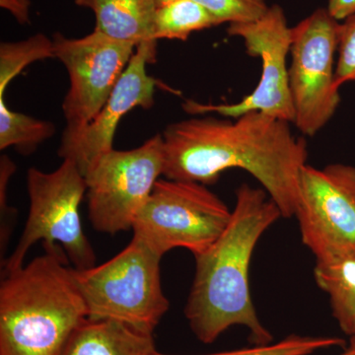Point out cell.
<instances>
[{
	"label": "cell",
	"instance_id": "6da1fadb",
	"mask_svg": "<svg viewBox=\"0 0 355 355\" xmlns=\"http://www.w3.org/2000/svg\"><path fill=\"white\" fill-rule=\"evenodd\" d=\"M161 135L166 179L211 184L238 168L260 182L282 217L295 214L308 147L291 123L250 112L233 120L189 119L168 125Z\"/></svg>",
	"mask_w": 355,
	"mask_h": 355
},
{
	"label": "cell",
	"instance_id": "7a4b0ae2",
	"mask_svg": "<svg viewBox=\"0 0 355 355\" xmlns=\"http://www.w3.org/2000/svg\"><path fill=\"white\" fill-rule=\"evenodd\" d=\"M280 217L279 207L263 189L243 184L236 191L227 227L207 251L195 256L184 316L200 342L212 343L231 327L243 326L254 345L272 343V334L252 301L249 273L257 243Z\"/></svg>",
	"mask_w": 355,
	"mask_h": 355
},
{
	"label": "cell",
	"instance_id": "3957f363",
	"mask_svg": "<svg viewBox=\"0 0 355 355\" xmlns=\"http://www.w3.org/2000/svg\"><path fill=\"white\" fill-rule=\"evenodd\" d=\"M64 249H44L0 286V355H62L87 310Z\"/></svg>",
	"mask_w": 355,
	"mask_h": 355
},
{
	"label": "cell",
	"instance_id": "277c9868",
	"mask_svg": "<svg viewBox=\"0 0 355 355\" xmlns=\"http://www.w3.org/2000/svg\"><path fill=\"white\" fill-rule=\"evenodd\" d=\"M161 259L133 237L106 263L87 270L73 268L88 319L119 322L153 335L170 307L161 284Z\"/></svg>",
	"mask_w": 355,
	"mask_h": 355
},
{
	"label": "cell",
	"instance_id": "5b68a950",
	"mask_svg": "<svg viewBox=\"0 0 355 355\" xmlns=\"http://www.w3.org/2000/svg\"><path fill=\"white\" fill-rule=\"evenodd\" d=\"M30 207L17 246L2 266V275L24 266L30 248L39 241L44 249L60 245L73 268H93L96 254L84 233L79 207L87 191L85 177L69 159L53 172L30 168L27 172Z\"/></svg>",
	"mask_w": 355,
	"mask_h": 355
},
{
	"label": "cell",
	"instance_id": "8992f818",
	"mask_svg": "<svg viewBox=\"0 0 355 355\" xmlns=\"http://www.w3.org/2000/svg\"><path fill=\"white\" fill-rule=\"evenodd\" d=\"M231 216L227 205L205 184L159 179L132 230L161 258L175 248L198 256L217 241Z\"/></svg>",
	"mask_w": 355,
	"mask_h": 355
},
{
	"label": "cell",
	"instance_id": "52a82bcc",
	"mask_svg": "<svg viewBox=\"0 0 355 355\" xmlns=\"http://www.w3.org/2000/svg\"><path fill=\"white\" fill-rule=\"evenodd\" d=\"M340 25L326 7L292 27L288 80L293 125L307 137L326 127L340 104L335 62Z\"/></svg>",
	"mask_w": 355,
	"mask_h": 355
},
{
	"label": "cell",
	"instance_id": "ba28073f",
	"mask_svg": "<svg viewBox=\"0 0 355 355\" xmlns=\"http://www.w3.org/2000/svg\"><path fill=\"white\" fill-rule=\"evenodd\" d=\"M163 171L160 133L137 148L104 154L85 175L93 228L111 235L132 229Z\"/></svg>",
	"mask_w": 355,
	"mask_h": 355
},
{
	"label": "cell",
	"instance_id": "9c48e42d",
	"mask_svg": "<svg viewBox=\"0 0 355 355\" xmlns=\"http://www.w3.org/2000/svg\"><path fill=\"white\" fill-rule=\"evenodd\" d=\"M228 35L244 42L247 53L261 58L260 83L251 94L234 104H202L186 101L183 109L191 114H216L236 119L250 112H260L293 123L294 109L289 90L287 58L291 50L292 28L282 7L275 4L258 19L229 24Z\"/></svg>",
	"mask_w": 355,
	"mask_h": 355
},
{
	"label": "cell",
	"instance_id": "30bf717a",
	"mask_svg": "<svg viewBox=\"0 0 355 355\" xmlns=\"http://www.w3.org/2000/svg\"><path fill=\"white\" fill-rule=\"evenodd\" d=\"M53 41L55 58L69 76V89L62 103L67 125L62 139H67L99 114L137 46L110 38L97 30L78 39L55 33Z\"/></svg>",
	"mask_w": 355,
	"mask_h": 355
},
{
	"label": "cell",
	"instance_id": "8fae6325",
	"mask_svg": "<svg viewBox=\"0 0 355 355\" xmlns=\"http://www.w3.org/2000/svg\"><path fill=\"white\" fill-rule=\"evenodd\" d=\"M294 216L298 219L303 244L316 260L355 254L354 166H303Z\"/></svg>",
	"mask_w": 355,
	"mask_h": 355
},
{
	"label": "cell",
	"instance_id": "7c38bea8",
	"mask_svg": "<svg viewBox=\"0 0 355 355\" xmlns=\"http://www.w3.org/2000/svg\"><path fill=\"white\" fill-rule=\"evenodd\" d=\"M156 46L157 41L140 43L99 114L80 132L62 139L58 155L71 160L84 177L104 154L113 150L121 119L135 108H153L157 84L146 67L156 60Z\"/></svg>",
	"mask_w": 355,
	"mask_h": 355
},
{
	"label": "cell",
	"instance_id": "4fadbf2b",
	"mask_svg": "<svg viewBox=\"0 0 355 355\" xmlns=\"http://www.w3.org/2000/svg\"><path fill=\"white\" fill-rule=\"evenodd\" d=\"M153 335L109 320L86 319L70 336L62 355H154Z\"/></svg>",
	"mask_w": 355,
	"mask_h": 355
},
{
	"label": "cell",
	"instance_id": "5bb4252c",
	"mask_svg": "<svg viewBox=\"0 0 355 355\" xmlns=\"http://www.w3.org/2000/svg\"><path fill=\"white\" fill-rule=\"evenodd\" d=\"M95 14V30L118 41L139 46L156 41L155 0H74Z\"/></svg>",
	"mask_w": 355,
	"mask_h": 355
},
{
	"label": "cell",
	"instance_id": "9a60e30c",
	"mask_svg": "<svg viewBox=\"0 0 355 355\" xmlns=\"http://www.w3.org/2000/svg\"><path fill=\"white\" fill-rule=\"evenodd\" d=\"M314 277L318 286L328 294L334 317L347 335L355 323V254L316 260Z\"/></svg>",
	"mask_w": 355,
	"mask_h": 355
},
{
	"label": "cell",
	"instance_id": "2e32d148",
	"mask_svg": "<svg viewBox=\"0 0 355 355\" xmlns=\"http://www.w3.org/2000/svg\"><path fill=\"white\" fill-rule=\"evenodd\" d=\"M220 25L205 7L193 0H168L156 8V41L161 39L187 41L193 32Z\"/></svg>",
	"mask_w": 355,
	"mask_h": 355
},
{
	"label": "cell",
	"instance_id": "e0dca14e",
	"mask_svg": "<svg viewBox=\"0 0 355 355\" xmlns=\"http://www.w3.org/2000/svg\"><path fill=\"white\" fill-rule=\"evenodd\" d=\"M55 127L50 121L33 118L9 109L0 95V149L14 146L20 153L31 154L40 144L51 139Z\"/></svg>",
	"mask_w": 355,
	"mask_h": 355
},
{
	"label": "cell",
	"instance_id": "ac0fdd59",
	"mask_svg": "<svg viewBox=\"0 0 355 355\" xmlns=\"http://www.w3.org/2000/svg\"><path fill=\"white\" fill-rule=\"evenodd\" d=\"M48 58H55V48L53 39L44 34L0 44V95L25 67Z\"/></svg>",
	"mask_w": 355,
	"mask_h": 355
},
{
	"label": "cell",
	"instance_id": "d6986e66",
	"mask_svg": "<svg viewBox=\"0 0 355 355\" xmlns=\"http://www.w3.org/2000/svg\"><path fill=\"white\" fill-rule=\"evenodd\" d=\"M345 340L340 338H311L291 336L279 343L256 345L249 349L230 350L205 355H310L318 350L343 347ZM154 355H173L156 352Z\"/></svg>",
	"mask_w": 355,
	"mask_h": 355
},
{
	"label": "cell",
	"instance_id": "ffe728a7",
	"mask_svg": "<svg viewBox=\"0 0 355 355\" xmlns=\"http://www.w3.org/2000/svg\"><path fill=\"white\" fill-rule=\"evenodd\" d=\"M156 4L168 0H155ZM205 7L218 21L223 23L249 22L260 18L268 10L266 0H193Z\"/></svg>",
	"mask_w": 355,
	"mask_h": 355
},
{
	"label": "cell",
	"instance_id": "44dd1931",
	"mask_svg": "<svg viewBox=\"0 0 355 355\" xmlns=\"http://www.w3.org/2000/svg\"><path fill=\"white\" fill-rule=\"evenodd\" d=\"M355 83V13L340 22L338 31L336 83L338 87Z\"/></svg>",
	"mask_w": 355,
	"mask_h": 355
},
{
	"label": "cell",
	"instance_id": "7402d4cb",
	"mask_svg": "<svg viewBox=\"0 0 355 355\" xmlns=\"http://www.w3.org/2000/svg\"><path fill=\"white\" fill-rule=\"evenodd\" d=\"M16 166L8 156H1L0 159V207H1V254L6 251L8 246V240L12 233V223L15 222L12 216L7 212V210H12L7 207V184L9 180L15 171Z\"/></svg>",
	"mask_w": 355,
	"mask_h": 355
},
{
	"label": "cell",
	"instance_id": "603a6c76",
	"mask_svg": "<svg viewBox=\"0 0 355 355\" xmlns=\"http://www.w3.org/2000/svg\"><path fill=\"white\" fill-rule=\"evenodd\" d=\"M0 6L8 11L19 24L31 23V0H0Z\"/></svg>",
	"mask_w": 355,
	"mask_h": 355
},
{
	"label": "cell",
	"instance_id": "cb8c5ba5",
	"mask_svg": "<svg viewBox=\"0 0 355 355\" xmlns=\"http://www.w3.org/2000/svg\"><path fill=\"white\" fill-rule=\"evenodd\" d=\"M327 9L334 18L342 22L355 13V0H329Z\"/></svg>",
	"mask_w": 355,
	"mask_h": 355
},
{
	"label": "cell",
	"instance_id": "d4e9b609",
	"mask_svg": "<svg viewBox=\"0 0 355 355\" xmlns=\"http://www.w3.org/2000/svg\"><path fill=\"white\" fill-rule=\"evenodd\" d=\"M340 355H355V343H350V347Z\"/></svg>",
	"mask_w": 355,
	"mask_h": 355
},
{
	"label": "cell",
	"instance_id": "484cf974",
	"mask_svg": "<svg viewBox=\"0 0 355 355\" xmlns=\"http://www.w3.org/2000/svg\"><path fill=\"white\" fill-rule=\"evenodd\" d=\"M347 336H350V343H355V323L352 327V329H350Z\"/></svg>",
	"mask_w": 355,
	"mask_h": 355
}]
</instances>
